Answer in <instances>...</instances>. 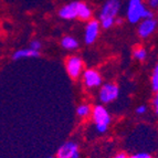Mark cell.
<instances>
[{
  "label": "cell",
  "mask_w": 158,
  "mask_h": 158,
  "mask_svg": "<svg viewBox=\"0 0 158 158\" xmlns=\"http://www.w3.org/2000/svg\"><path fill=\"white\" fill-rule=\"evenodd\" d=\"M126 15L127 20L131 23H138L144 19L154 18L153 11L146 8L143 0H129Z\"/></svg>",
  "instance_id": "6da1fadb"
},
{
  "label": "cell",
  "mask_w": 158,
  "mask_h": 158,
  "mask_svg": "<svg viewBox=\"0 0 158 158\" xmlns=\"http://www.w3.org/2000/svg\"><path fill=\"white\" fill-rule=\"evenodd\" d=\"M92 117L96 131L101 134L105 133L112 121L111 115L103 105H96L92 111Z\"/></svg>",
  "instance_id": "7a4b0ae2"
},
{
  "label": "cell",
  "mask_w": 158,
  "mask_h": 158,
  "mask_svg": "<svg viewBox=\"0 0 158 158\" xmlns=\"http://www.w3.org/2000/svg\"><path fill=\"white\" fill-rule=\"evenodd\" d=\"M121 8L119 0H106L100 11V21L104 19H116Z\"/></svg>",
  "instance_id": "3957f363"
},
{
  "label": "cell",
  "mask_w": 158,
  "mask_h": 158,
  "mask_svg": "<svg viewBox=\"0 0 158 158\" xmlns=\"http://www.w3.org/2000/svg\"><path fill=\"white\" fill-rule=\"evenodd\" d=\"M118 94L119 89L117 85L113 84V83H105L100 89L98 98H100V101L102 103L108 104V103H112L118 98Z\"/></svg>",
  "instance_id": "277c9868"
},
{
  "label": "cell",
  "mask_w": 158,
  "mask_h": 158,
  "mask_svg": "<svg viewBox=\"0 0 158 158\" xmlns=\"http://www.w3.org/2000/svg\"><path fill=\"white\" fill-rule=\"evenodd\" d=\"M65 68L68 74L72 79H77V77H80L82 71H83V61L79 56H72L66 59Z\"/></svg>",
  "instance_id": "5b68a950"
},
{
  "label": "cell",
  "mask_w": 158,
  "mask_h": 158,
  "mask_svg": "<svg viewBox=\"0 0 158 158\" xmlns=\"http://www.w3.org/2000/svg\"><path fill=\"white\" fill-rule=\"evenodd\" d=\"M100 27L101 23L98 20H90L87 22L84 32V41L86 44H92L95 42L100 33Z\"/></svg>",
  "instance_id": "8992f818"
},
{
  "label": "cell",
  "mask_w": 158,
  "mask_h": 158,
  "mask_svg": "<svg viewBox=\"0 0 158 158\" xmlns=\"http://www.w3.org/2000/svg\"><path fill=\"white\" fill-rule=\"evenodd\" d=\"M156 28H157V21H156L154 18L144 19V20H142V21L139 22L137 32H138L140 38L146 39V38L150 37V35L155 32Z\"/></svg>",
  "instance_id": "52a82bcc"
},
{
  "label": "cell",
  "mask_w": 158,
  "mask_h": 158,
  "mask_svg": "<svg viewBox=\"0 0 158 158\" xmlns=\"http://www.w3.org/2000/svg\"><path fill=\"white\" fill-rule=\"evenodd\" d=\"M83 83L89 89L98 87L102 84V77L98 71L93 69H89L83 72Z\"/></svg>",
  "instance_id": "ba28073f"
},
{
  "label": "cell",
  "mask_w": 158,
  "mask_h": 158,
  "mask_svg": "<svg viewBox=\"0 0 158 158\" xmlns=\"http://www.w3.org/2000/svg\"><path fill=\"white\" fill-rule=\"evenodd\" d=\"M59 17L64 20H72L79 18V1H73L63 6L59 10Z\"/></svg>",
  "instance_id": "9c48e42d"
},
{
  "label": "cell",
  "mask_w": 158,
  "mask_h": 158,
  "mask_svg": "<svg viewBox=\"0 0 158 158\" xmlns=\"http://www.w3.org/2000/svg\"><path fill=\"white\" fill-rule=\"evenodd\" d=\"M77 152H79V145L75 142H66L61 145L56 152V158H72Z\"/></svg>",
  "instance_id": "30bf717a"
},
{
  "label": "cell",
  "mask_w": 158,
  "mask_h": 158,
  "mask_svg": "<svg viewBox=\"0 0 158 158\" xmlns=\"http://www.w3.org/2000/svg\"><path fill=\"white\" fill-rule=\"evenodd\" d=\"M40 56L39 51L32 50L31 48H28V49H20V50L16 51V52L12 54V60L17 61L20 60V59L24 58H38Z\"/></svg>",
  "instance_id": "8fae6325"
},
{
  "label": "cell",
  "mask_w": 158,
  "mask_h": 158,
  "mask_svg": "<svg viewBox=\"0 0 158 158\" xmlns=\"http://www.w3.org/2000/svg\"><path fill=\"white\" fill-rule=\"evenodd\" d=\"M92 17V10L86 3L79 1V19L81 20H90Z\"/></svg>",
  "instance_id": "7c38bea8"
},
{
  "label": "cell",
  "mask_w": 158,
  "mask_h": 158,
  "mask_svg": "<svg viewBox=\"0 0 158 158\" xmlns=\"http://www.w3.org/2000/svg\"><path fill=\"white\" fill-rule=\"evenodd\" d=\"M61 45L66 50H75L79 47V42L71 35H66L61 40Z\"/></svg>",
  "instance_id": "4fadbf2b"
},
{
  "label": "cell",
  "mask_w": 158,
  "mask_h": 158,
  "mask_svg": "<svg viewBox=\"0 0 158 158\" xmlns=\"http://www.w3.org/2000/svg\"><path fill=\"white\" fill-rule=\"evenodd\" d=\"M92 111L93 110L91 108V106L89 104H81L80 106H77V114L80 117H87V116L92 113Z\"/></svg>",
  "instance_id": "5bb4252c"
},
{
  "label": "cell",
  "mask_w": 158,
  "mask_h": 158,
  "mask_svg": "<svg viewBox=\"0 0 158 158\" xmlns=\"http://www.w3.org/2000/svg\"><path fill=\"white\" fill-rule=\"evenodd\" d=\"M134 56L137 60L143 61L145 60L146 56H147V52H146V50L144 48H136L134 50Z\"/></svg>",
  "instance_id": "9a60e30c"
},
{
  "label": "cell",
  "mask_w": 158,
  "mask_h": 158,
  "mask_svg": "<svg viewBox=\"0 0 158 158\" xmlns=\"http://www.w3.org/2000/svg\"><path fill=\"white\" fill-rule=\"evenodd\" d=\"M152 86H153V90L157 92L158 91V63L156 64L155 69H154L153 75H152Z\"/></svg>",
  "instance_id": "2e32d148"
},
{
  "label": "cell",
  "mask_w": 158,
  "mask_h": 158,
  "mask_svg": "<svg viewBox=\"0 0 158 158\" xmlns=\"http://www.w3.org/2000/svg\"><path fill=\"white\" fill-rule=\"evenodd\" d=\"M42 44L40 42L39 40H32L31 42H30V48H31L32 50H35V51H40Z\"/></svg>",
  "instance_id": "e0dca14e"
},
{
  "label": "cell",
  "mask_w": 158,
  "mask_h": 158,
  "mask_svg": "<svg viewBox=\"0 0 158 158\" xmlns=\"http://www.w3.org/2000/svg\"><path fill=\"white\" fill-rule=\"evenodd\" d=\"M128 158H153V156L147 153H137L132 156H129Z\"/></svg>",
  "instance_id": "ac0fdd59"
},
{
  "label": "cell",
  "mask_w": 158,
  "mask_h": 158,
  "mask_svg": "<svg viewBox=\"0 0 158 158\" xmlns=\"http://www.w3.org/2000/svg\"><path fill=\"white\" fill-rule=\"evenodd\" d=\"M146 111H147V107H146L145 105H139L136 108V113L138 114V115H143V114H145Z\"/></svg>",
  "instance_id": "d6986e66"
},
{
  "label": "cell",
  "mask_w": 158,
  "mask_h": 158,
  "mask_svg": "<svg viewBox=\"0 0 158 158\" xmlns=\"http://www.w3.org/2000/svg\"><path fill=\"white\" fill-rule=\"evenodd\" d=\"M147 5L152 9H156L158 8V0H147Z\"/></svg>",
  "instance_id": "ffe728a7"
},
{
  "label": "cell",
  "mask_w": 158,
  "mask_h": 158,
  "mask_svg": "<svg viewBox=\"0 0 158 158\" xmlns=\"http://www.w3.org/2000/svg\"><path fill=\"white\" fill-rule=\"evenodd\" d=\"M154 107H155V112L158 115V91L156 92L155 98H154Z\"/></svg>",
  "instance_id": "44dd1931"
},
{
  "label": "cell",
  "mask_w": 158,
  "mask_h": 158,
  "mask_svg": "<svg viewBox=\"0 0 158 158\" xmlns=\"http://www.w3.org/2000/svg\"><path fill=\"white\" fill-rule=\"evenodd\" d=\"M129 156H127L125 153H118L117 155L114 156V158H128Z\"/></svg>",
  "instance_id": "7402d4cb"
},
{
  "label": "cell",
  "mask_w": 158,
  "mask_h": 158,
  "mask_svg": "<svg viewBox=\"0 0 158 158\" xmlns=\"http://www.w3.org/2000/svg\"><path fill=\"white\" fill-rule=\"evenodd\" d=\"M121 23H123V19L117 17V18L115 19V24H121Z\"/></svg>",
  "instance_id": "603a6c76"
},
{
  "label": "cell",
  "mask_w": 158,
  "mask_h": 158,
  "mask_svg": "<svg viewBox=\"0 0 158 158\" xmlns=\"http://www.w3.org/2000/svg\"><path fill=\"white\" fill-rule=\"evenodd\" d=\"M72 158H80V152H77V153L73 155V157Z\"/></svg>",
  "instance_id": "cb8c5ba5"
},
{
  "label": "cell",
  "mask_w": 158,
  "mask_h": 158,
  "mask_svg": "<svg viewBox=\"0 0 158 158\" xmlns=\"http://www.w3.org/2000/svg\"><path fill=\"white\" fill-rule=\"evenodd\" d=\"M48 158H56V157H52V156H50V157H48Z\"/></svg>",
  "instance_id": "d4e9b609"
}]
</instances>
